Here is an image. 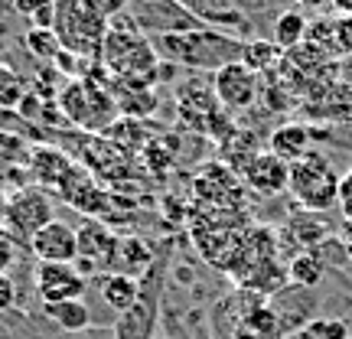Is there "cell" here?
<instances>
[{"label":"cell","instance_id":"277c9868","mask_svg":"<svg viewBox=\"0 0 352 339\" xmlns=\"http://www.w3.org/2000/svg\"><path fill=\"white\" fill-rule=\"evenodd\" d=\"M56 108L63 111L69 124L82 127L88 134H98V138L118 121V111H121L111 88L104 82H95V78H69L59 88Z\"/></svg>","mask_w":352,"mask_h":339},{"label":"cell","instance_id":"d6a6232c","mask_svg":"<svg viewBox=\"0 0 352 339\" xmlns=\"http://www.w3.org/2000/svg\"><path fill=\"white\" fill-rule=\"evenodd\" d=\"M39 105H43V101H39L36 95H26V98H23V105H20L16 111L23 114V118H30V121H36V118H39Z\"/></svg>","mask_w":352,"mask_h":339},{"label":"cell","instance_id":"603a6c76","mask_svg":"<svg viewBox=\"0 0 352 339\" xmlns=\"http://www.w3.org/2000/svg\"><path fill=\"white\" fill-rule=\"evenodd\" d=\"M46 316L65 333H82L91 323V314H88L85 300H65V303H50L46 307Z\"/></svg>","mask_w":352,"mask_h":339},{"label":"cell","instance_id":"9c48e42d","mask_svg":"<svg viewBox=\"0 0 352 339\" xmlns=\"http://www.w3.org/2000/svg\"><path fill=\"white\" fill-rule=\"evenodd\" d=\"M88 290L85 277L76 271V264H36V294L43 303H65L82 300Z\"/></svg>","mask_w":352,"mask_h":339},{"label":"cell","instance_id":"cb8c5ba5","mask_svg":"<svg viewBox=\"0 0 352 339\" xmlns=\"http://www.w3.org/2000/svg\"><path fill=\"white\" fill-rule=\"evenodd\" d=\"M280 56H284V52L277 50L274 39H248V43H245V52H241V65H248L254 76H261Z\"/></svg>","mask_w":352,"mask_h":339},{"label":"cell","instance_id":"d4e9b609","mask_svg":"<svg viewBox=\"0 0 352 339\" xmlns=\"http://www.w3.org/2000/svg\"><path fill=\"white\" fill-rule=\"evenodd\" d=\"M23 43L36 59H43V63H50V65L56 63L59 52H63V43H59V36H56V30H30Z\"/></svg>","mask_w":352,"mask_h":339},{"label":"cell","instance_id":"74e56055","mask_svg":"<svg viewBox=\"0 0 352 339\" xmlns=\"http://www.w3.org/2000/svg\"><path fill=\"white\" fill-rule=\"evenodd\" d=\"M294 339H320V336H316L314 329L307 327V329H300V333H297V336H294Z\"/></svg>","mask_w":352,"mask_h":339},{"label":"cell","instance_id":"ffe728a7","mask_svg":"<svg viewBox=\"0 0 352 339\" xmlns=\"http://www.w3.org/2000/svg\"><path fill=\"white\" fill-rule=\"evenodd\" d=\"M307 30H310V20L303 17L300 10H284L274 20V43L280 52H294L307 43Z\"/></svg>","mask_w":352,"mask_h":339},{"label":"cell","instance_id":"e0dca14e","mask_svg":"<svg viewBox=\"0 0 352 339\" xmlns=\"http://www.w3.org/2000/svg\"><path fill=\"white\" fill-rule=\"evenodd\" d=\"M310 140H314V134L307 124H280L267 140V151L290 166L310 153Z\"/></svg>","mask_w":352,"mask_h":339},{"label":"cell","instance_id":"2e32d148","mask_svg":"<svg viewBox=\"0 0 352 339\" xmlns=\"http://www.w3.org/2000/svg\"><path fill=\"white\" fill-rule=\"evenodd\" d=\"M153 258H157V254L151 252V245L144 239H138V235H121L118 254H114V264H111V274H124V277L140 281V277L153 267Z\"/></svg>","mask_w":352,"mask_h":339},{"label":"cell","instance_id":"6da1fadb","mask_svg":"<svg viewBox=\"0 0 352 339\" xmlns=\"http://www.w3.org/2000/svg\"><path fill=\"white\" fill-rule=\"evenodd\" d=\"M101 69L111 78H138V82H153V72L160 65V52L153 39L134 23L131 13H121L108 23L104 43H101Z\"/></svg>","mask_w":352,"mask_h":339},{"label":"cell","instance_id":"4dcf8cb0","mask_svg":"<svg viewBox=\"0 0 352 339\" xmlns=\"http://www.w3.org/2000/svg\"><path fill=\"white\" fill-rule=\"evenodd\" d=\"M232 339H284V333H271V329H254L248 323H239Z\"/></svg>","mask_w":352,"mask_h":339},{"label":"cell","instance_id":"5b68a950","mask_svg":"<svg viewBox=\"0 0 352 339\" xmlns=\"http://www.w3.org/2000/svg\"><path fill=\"white\" fill-rule=\"evenodd\" d=\"M340 183L342 176L333 170V164L327 157L320 151H310L303 160L290 164L287 193L314 215V212H327L333 206H340Z\"/></svg>","mask_w":352,"mask_h":339},{"label":"cell","instance_id":"ba28073f","mask_svg":"<svg viewBox=\"0 0 352 339\" xmlns=\"http://www.w3.org/2000/svg\"><path fill=\"white\" fill-rule=\"evenodd\" d=\"M258 76H254L248 65L241 63H232L226 69H219L212 76V91L219 105L228 108V111H245V108H252L254 98H258Z\"/></svg>","mask_w":352,"mask_h":339},{"label":"cell","instance_id":"44dd1931","mask_svg":"<svg viewBox=\"0 0 352 339\" xmlns=\"http://www.w3.org/2000/svg\"><path fill=\"white\" fill-rule=\"evenodd\" d=\"M101 297H104V303H108L111 310L127 314L140 297V281L124 277V274H108L104 277V284H101Z\"/></svg>","mask_w":352,"mask_h":339},{"label":"cell","instance_id":"7c38bea8","mask_svg":"<svg viewBox=\"0 0 352 339\" xmlns=\"http://www.w3.org/2000/svg\"><path fill=\"white\" fill-rule=\"evenodd\" d=\"M30 252L39 264H76L78 261V235L69 222H50L30 241Z\"/></svg>","mask_w":352,"mask_h":339},{"label":"cell","instance_id":"d6986e66","mask_svg":"<svg viewBox=\"0 0 352 339\" xmlns=\"http://www.w3.org/2000/svg\"><path fill=\"white\" fill-rule=\"evenodd\" d=\"M186 10L199 20L202 26H235V30H245L248 26V17L241 13V7L235 3H226V0H189Z\"/></svg>","mask_w":352,"mask_h":339},{"label":"cell","instance_id":"ac0fdd59","mask_svg":"<svg viewBox=\"0 0 352 339\" xmlns=\"http://www.w3.org/2000/svg\"><path fill=\"white\" fill-rule=\"evenodd\" d=\"M72 166L76 164L63 151H52V147H36L30 153V173L43 186H63L65 176L72 173Z\"/></svg>","mask_w":352,"mask_h":339},{"label":"cell","instance_id":"8d00e7d4","mask_svg":"<svg viewBox=\"0 0 352 339\" xmlns=\"http://www.w3.org/2000/svg\"><path fill=\"white\" fill-rule=\"evenodd\" d=\"M7 189H3V179H0V226H3V212H7Z\"/></svg>","mask_w":352,"mask_h":339},{"label":"cell","instance_id":"8fae6325","mask_svg":"<svg viewBox=\"0 0 352 339\" xmlns=\"http://www.w3.org/2000/svg\"><path fill=\"white\" fill-rule=\"evenodd\" d=\"M134 23L147 33L166 36V33H189V30H199V20L186 10V3H151V7H131Z\"/></svg>","mask_w":352,"mask_h":339},{"label":"cell","instance_id":"f1b7e54d","mask_svg":"<svg viewBox=\"0 0 352 339\" xmlns=\"http://www.w3.org/2000/svg\"><path fill=\"white\" fill-rule=\"evenodd\" d=\"M336 46L346 59H352V17L336 20Z\"/></svg>","mask_w":352,"mask_h":339},{"label":"cell","instance_id":"836d02e7","mask_svg":"<svg viewBox=\"0 0 352 339\" xmlns=\"http://www.w3.org/2000/svg\"><path fill=\"white\" fill-rule=\"evenodd\" d=\"M50 0H13V10L16 13H26V17H33L39 7H46Z\"/></svg>","mask_w":352,"mask_h":339},{"label":"cell","instance_id":"f546056e","mask_svg":"<svg viewBox=\"0 0 352 339\" xmlns=\"http://www.w3.org/2000/svg\"><path fill=\"white\" fill-rule=\"evenodd\" d=\"M13 303H16V284L10 274H0V314L13 310Z\"/></svg>","mask_w":352,"mask_h":339},{"label":"cell","instance_id":"7402d4cb","mask_svg":"<svg viewBox=\"0 0 352 339\" xmlns=\"http://www.w3.org/2000/svg\"><path fill=\"white\" fill-rule=\"evenodd\" d=\"M327 274V264L316 252H300L294 254L287 264V277L297 287H320V281Z\"/></svg>","mask_w":352,"mask_h":339},{"label":"cell","instance_id":"7a4b0ae2","mask_svg":"<svg viewBox=\"0 0 352 339\" xmlns=\"http://www.w3.org/2000/svg\"><path fill=\"white\" fill-rule=\"evenodd\" d=\"M124 3H104V0H63L56 3V36L65 52L78 59H98L108 23L121 17Z\"/></svg>","mask_w":352,"mask_h":339},{"label":"cell","instance_id":"8992f818","mask_svg":"<svg viewBox=\"0 0 352 339\" xmlns=\"http://www.w3.org/2000/svg\"><path fill=\"white\" fill-rule=\"evenodd\" d=\"M164 281H166V252L153 258V267L140 277V297L138 303L121 314L114 339H151L160 320V297H164Z\"/></svg>","mask_w":352,"mask_h":339},{"label":"cell","instance_id":"30bf717a","mask_svg":"<svg viewBox=\"0 0 352 339\" xmlns=\"http://www.w3.org/2000/svg\"><path fill=\"white\" fill-rule=\"evenodd\" d=\"M76 235H78V261H85L95 271H108L111 274L121 235H114L111 228L104 226V222H98V219H85L76 228Z\"/></svg>","mask_w":352,"mask_h":339},{"label":"cell","instance_id":"52a82bcc","mask_svg":"<svg viewBox=\"0 0 352 339\" xmlns=\"http://www.w3.org/2000/svg\"><path fill=\"white\" fill-rule=\"evenodd\" d=\"M50 222H56V209H52V199L43 189H20L7 199L3 228L13 235L16 245H30Z\"/></svg>","mask_w":352,"mask_h":339},{"label":"cell","instance_id":"83f0119b","mask_svg":"<svg viewBox=\"0 0 352 339\" xmlns=\"http://www.w3.org/2000/svg\"><path fill=\"white\" fill-rule=\"evenodd\" d=\"M310 329L320 339H349V323L346 320H314Z\"/></svg>","mask_w":352,"mask_h":339},{"label":"cell","instance_id":"4fadbf2b","mask_svg":"<svg viewBox=\"0 0 352 339\" xmlns=\"http://www.w3.org/2000/svg\"><path fill=\"white\" fill-rule=\"evenodd\" d=\"M241 179L258 196H277L290 183V166L280 157H274L271 151H258L248 164L241 166Z\"/></svg>","mask_w":352,"mask_h":339},{"label":"cell","instance_id":"d590c367","mask_svg":"<svg viewBox=\"0 0 352 339\" xmlns=\"http://www.w3.org/2000/svg\"><path fill=\"white\" fill-rule=\"evenodd\" d=\"M342 248H346V254H349V261H352V222L342 226Z\"/></svg>","mask_w":352,"mask_h":339},{"label":"cell","instance_id":"9a60e30c","mask_svg":"<svg viewBox=\"0 0 352 339\" xmlns=\"http://www.w3.org/2000/svg\"><path fill=\"white\" fill-rule=\"evenodd\" d=\"M153 82H138V78H114L111 95L118 101V108L124 118H134L140 121L144 114H151L157 108V95L151 91Z\"/></svg>","mask_w":352,"mask_h":339},{"label":"cell","instance_id":"e575fe53","mask_svg":"<svg viewBox=\"0 0 352 339\" xmlns=\"http://www.w3.org/2000/svg\"><path fill=\"white\" fill-rule=\"evenodd\" d=\"M333 13H336V20L352 17V0H336V3H333Z\"/></svg>","mask_w":352,"mask_h":339},{"label":"cell","instance_id":"3957f363","mask_svg":"<svg viewBox=\"0 0 352 339\" xmlns=\"http://www.w3.org/2000/svg\"><path fill=\"white\" fill-rule=\"evenodd\" d=\"M153 46L160 52V59H170L186 69H206V72H219L232 63H241L245 43L239 36H228L222 30H189V33H166V36H153Z\"/></svg>","mask_w":352,"mask_h":339},{"label":"cell","instance_id":"5bb4252c","mask_svg":"<svg viewBox=\"0 0 352 339\" xmlns=\"http://www.w3.org/2000/svg\"><path fill=\"white\" fill-rule=\"evenodd\" d=\"M59 189H63V196L76 206L78 212L101 215L104 209H108V193L95 183V176L88 173L85 166H72V173L65 176V183Z\"/></svg>","mask_w":352,"mask_h":339},{"label":"cell","instance_id":"4316f807","mask_svg":"<svg viewBox=\"0 0 352 339\" xmlns=\"http://www.w3.org/2000/svg\"><path fill=\"white\" fill-rule=\"evenodd\" d=\"M20 258V245L13 241V235L0 226V274H10V267Z\"/></svg>","mask_w":352,"mask_h":339},{"label":"cell","instance_id":"1f68e13d","mask_svg":"<svg viewBox=\"0 0 352 339\" xmlns=\"http://www.w3.org/2000/svg\"><path fill=\"white\" fill-rule=\"evenodd\" d=\"M340 209L346 215V222H352V170L342 176V183H340Z\"/></svg>","mask_w":352,"mask_h":339},{"label":"cell","instance_id":"484cf974","mask_svg":"<svg viewBox=\"0 0 352 339\" xmlns=\"http://www.w3.org/2000/svg\"><path fill=\"white\" fill-rule=\"evenodd\" d=\"M26 95L30 91H26L23 76L10 65H0V108H20Z\"/></svg>","mask_w":352,"mask_h":339}]
</instances>
